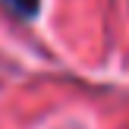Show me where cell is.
I'll list each match as a JSON object with an SVG mask.
<instances>
[{
  "label": "cell",
  "instance_id": "obj_1",
  "mask_svg": "<svg viewBox=\"0 0 129 129\" xmlns=\"http://www.w3.org/2000/svg\"><path fill=\"white\" fill-rule=\"evenodd\" d=\"M0 6H3L10 16L22 19V22H31V19H38V13H41V0H0Z\"/></svg>",
  "mask_w": 129,
  "mask_h": 129
}]
</instances>
